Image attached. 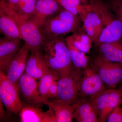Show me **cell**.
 <instances>
[{"mask_svg":"<svg viewBox=\"0 0 122 122\" xmlns=\"http://www.w3.org/2000/svg\"><path fill=\"white\" fill-rule=\"evenodd\" d=\"M90 3L98 13L103 26L102 32L95 44L99 46L122 39V24L109 5L102 0H91Z\"/></svg>","mask_w":122,"mask_h":122,"instance_id":"obj_2","label":"cell"},{"mask_svg":"<svg viewBox=\"0 0 122 122\" xmlns=\"http://www.w3.org/2000/svg\"><path fill=\"white\" fill-rule=\"evenodd\" d=\"M47 112L55 119L56 122H71L73 120V114L77 106L76 102L70 104L65 103L56 98L48 100Z\"/></svg>","mask_w":122,"mask_h":122,"instance_id":"obj_12","label":"cell"},{"mask_svg":"<svg viewBox=\"0 0 122 122\" xmlns=\"http://www.w3.org/2000/svg\"><path fill=\"white\" fill-rule=\"evenodd\" d=\"M62 9L56 0H36L35 13L30 20L40 29L46 19L58 13Z\"/></svg>","mask_w":122,"mask_h":122,"instance_id":"obj_13","label":"cell"},{"mask_svg":"<svg viewBox=\"0 0 122 122\" xmlns=\"http://www.w3.org/2000/svg\"><path fill=\"white\" fill-rule=\"evenodd\" d=\"M93 69L110 89H115L122 82V63L107 61L99 55L94 61Z\"/></svg>","mask_w":122,"mask_h":122,"instance_id":"obj_7","label":"cell"},{"mask_svg":"<svg viewBox=\"0 0 122 122\" xmlns=\"http://www.w3.org/2000/svg\"><path fill=\"white\" fill-rule=\"evenodd\" d=\"M105 90V83L93 68H87L84 70L78 97L89 96L92 99Z\"/></svg>","mask_w":122,"mask_h":122,"instance_id":"obj_10","label":"cell"},{"mask_svg":"<svg viewBox=\"0 0 122 122\" xmlns=\"http://www.w3.org/2000/svg\"><path fill=\"white\" fill-rule=\"evenodd\" d=\"M122 98V88L118 89H112L103 110L98 115L99 122H106L107 119Z\"/></svg>","mask_w":122,"mask_h":122,"instance_id":"obj_21","label":"cell"},{"mask_svg":"<svg viewBox=\"0 0 122 122\" xmlns=\"http://www.w3.org/2000/svg\"><path fill=\"white\" fill-rule=\"evenodd\" d=\"M80 0L83 4H89L88 0Z\"/></svg>","mask_w":122,"mask_h":122,"instance_id":"obj_31","label":"cell"},{"mask_svg":"<svg viewBox=\"0 0 122 122\" xmlns=\"http://www.w3.org/2000/svg\"><path fill=\"white\" fill-rule=\"evenodd\" d=\"M107 122H122V98L109 115L107 119Z\"/></svg>","mask_w":122,"mask_h":122,"instance_id":"obj_26","label":"cell"},{"mask_svg":"<svg viewBox=\"0 0 122 122\" xmlns=\"http://www.w3.org/2000/svg\"><path fill=\"white\" fill-rule=\"evenodd\" d=\"M59 78V76L56 74L51 70L39 79L38 82V90L41 96L45 103V105H46L48 103L47 96L51 85L54 81L58 80Z\"/></svg>","mask_w":122,"mask_h":122,"instance_id":"obj_22","label":"cell"},{"mask_svg":"<svg viewBox=\"0 0 122 122\" xmlns=\"http://www.w3.org/2000/svg\"><path fill=\"white\" fill-rule=\"evenodd\" d=\"M58 81L55 80L53 81L51 85L48 90L47 99H49L56 98L57 95L58 88Z\"/></svg>","mask_w":122,"mask_h":122,"instance_id":"obj_28","label":"cell"},{"mask_svg":"<svg viewBox=\"0 0 122 122\" xmlns=\"http://www.w3.org/2000/svg\"><path fill=\"white\" fill-rule=\"evenodd\" d=\"M61 7L77 16L79 17V14L83 8L80 0H56Z\"/></svg>","mask_w":122,"mask_h":122,"instance_id":"obj_25","label":"cell"},{"mask_svg":"<svg viewBox=\"0 0 122 122\" xmlns=\"http://www.w3.org/2000/svg\"><path fill=\"white\" fill-rule=\"evenodd\" d=\"M21 39H0V71L5 74L16 55L20 49Z\"/></svg>","mask_w":122,"mask_h":122,"instance_id":"obj_11","label":"cell"},{"mask_svg":"<svg viewBox=\"0 0 122 122\" xmlns=\"http://www.w3.org/2000/svg\"><path fill=\"white\" fill-rule=\"evenodd\" d=\"M42 48L47 65L59 78L68 76L74 69L65 40L61 36L45 39Z\"/></svg>","mask_w":122,"mask_h":122,"instance_id":"obj_1","label":"cell"},{"mask_svg":"<svg viewBox=\"0 0 122 122\" xmlns=\"http://www.w3.org/2000/svg\"></svg>","mask_w":122,"mask_h":122,"instance_id":"obj_32","label":"cell"},{"mask_svg":"<svg viewBox=\"0 0 122 122\" xmlns=\"http://www.w3.org/2000/svg\"><path fill=\"white\" fill-rule=\"evenodd\" d=\"M9 5L12 8H14L20 0H2Z\"/></svg>","mask_w":122,"mask_h":122,"instance_id":"obj_29","label":"cell"},{"mask_svg":"<svg viewBox=\"0 0 122 122\" xmlns=\"http://www.w3.org/2000/svg\"><path fill=\"white\" fill-rule=\"evenodd\" d=\"M73 119L78 122H99L98 114L92 101H77Z\"/></svg>","mask_w":122,"mask_h":122,"instance_id":"obj_18","label":"cell"},{"mask_svg":"<svg viewBox=\"0 0 122 122\" xmlns=\"http://www.w3.org/2000/svg\"><path fill=\"white\" fill-rule=\"evenodd\" d=\"M81 18L62 8L44 21L40 29L45 39L74 33L81 26Z\"/></svg>","mask_w":122,"mask_h":122,"instance_id":"obj_3","label":"cell"},{"mask_svg":"<svg viewBox=\"0 0 122 122\" xmlns=\"http://www.w3.org/2000/svg\"><path fill=\"white\" fill-rule=\"evenodd\" d=\"M67 46H70L85 53H89L93 43L92 40L82 27L66 38Z\"/></svg>","mask_w":122,"mask_h":122,"instance_id":"obj_17","label":"cell"},{"mask_svg":"<svg viewBox=\"0 0 122 122\" xmlns=\"http://www.w3.org/2000/svg\"><path fill=\"white\" fill-rule=\"evenodd\" d=\"M29 48L26 44L20 48L10 66L6 75L12 83L18 85V81L25 71Z\"/></svg>","mask_w":122,"mask_h":122,"instance_id":"obj_14","label":"cell"},{"mask_svg":"<svg viewBox=\"0 0 122 122\" xmlns=\"http://www.w3.org/2000/svg\"><path fill=\"white\" fill-rule=\"evenodd\" d=\"M0 100L10 113L19 114L22 102L18 85L12 83L4 72L0 71Z\"/></svg>","mask_w":122,"mask_h":122,"instance_id":"obj_6","label":"cell"},{"mask_svg":"<svg viewBox=\"0 0 122 122\" xmlns=\"http://www.w3.org/2000/svg\"><path fill=\"white\" fill-rule=\"evenodd\" d=\"M0 120L4 119L5 118V112L4 109V105L2 104V103L0 101Z\"/></svg>","mask_w":122,"mask_h":122,"instance_id":"obj_30","label":"cell"},{"mask_svg":"<svg viewBox=\"0 0 122 122\" xmlns=\"http://www.w3.org/2000/svg\"><path fill=\"white\" fill-rule=\"evenodd\" d=\"M67 46L74 68L81 70H84L87 68L89 58L86 54L70 46Z\"/></svg>","mask_w":122,"mask_h":122,"instance_id":"obj_24","label":"cell"},{"mask_svg":"<svg viewBox=\"0 0 122 122\" xmlns=\"http://www.w3.org/2000/svg\"><path fill=\"white\" fill-rule=\"evenodd\" d=\"M39 107L22 102L19 113L21 122H56L48 112L44 111Z\"/></svg>","mask_w":122,"mask_h":122,"instance_id":"obj_16","label":"cell"},{"mask_svg":"<svg viewBox=\"0 0 122 122\" xmlns=\"http://www.w3.org/2000/svg\"><path fill=\"white\" fill-rule=\"evenodd\" d=\"M100 55L109 61L122 63V39L98 46Z\"/></svg>","mask_w":122,"mask_h":122,"instance_id":"obj_19","label":"cell"},{"mask_svg":"<svg viewBox=\"0 0 122 122\" xmlns=\"http://www.w3.org/2000/svg\"><path fill=\"white\" fill-rule=\"evenodd\" d=\"M83 70L75 68L68 76L59 78L55 98L68 104L76 102L81 89Z\"/></svg>","mask_w":122,"mask_h":122,"instance_id":"obj_5","label":"cell"},{"mask_svg":"<svg viewBox=\"0 0 122 122\" xmlns=\"http://www.w3.org/2000/svg\"><path fill=\"white\" fill-rule=\"evenodd\" d=\"M79 17L83 22V29L95 44L103 29L98 13L89 3L87 4H83V8L79 14Z\"/></svg>","mask_w":122,"mask_h":122,"instance_id":"obj_8","label":"cell"},{"mask_svg":"<svg viewBox=\"0 0 122 122\" xmlns=\"http://www.w3.org/2000/svg\"><path fill=\"white\" fill-rule=\"evenodd\" d=\"M44 56L40 51L32 52L28 57L25 73L29 76L37 80L51 71Z\"/></svg>","mask_w":122,"mask_h":122,"instance_id":"obj_15","label":"cell"},{"mask_svg":"<svg viewBox=\"0 0 122 122\" xmlns=\"http://www.w3.org/2000/svg\"><path fill=\"white\" fill-rule=\"evenodd\" d=\"M109 5L122 24V0H110Z\"/></svg>","mask_w":122,"mask_h":122,"instance_id":"obj_27","label":"cell"},{"mask_svg":"<svg viewBox=\"0 0 122 122\" xmlns=\"http://www.w3.org/2000/svg\"><path fill=\"white\" fill-rule=\"evenodd\" d=\"M0 8L8 14L16 24L22 40L29 46L31 52L40 51L43 47L45 38L39 27L31 20L22 17L2 0H0Z\"/></svg>","mask_w":122,"mask_h":122,"instance_id":"obj_4","label":"cell"},{"mask_svg":"<svg viewBox=\"0 0 122 122\" xmlns=\"http://www.w3.org/2000/svg\"><path fill=\"white\" fill-rule=\"evenodd\" d=\"M18 84L22 102L38 107L45 104L39 93L36 79L25 73L20 78Z\"/></svg>","mask_w":122,"mask_h":122,"instance_id":"obj_9","label":"cell"},{"mask_svg":"<svg viewBox=\"0 0 122 122\" xmlns=\"http://www.w3.org/2000/svg\"><path fill=\"white\" fill-rule=\"evenodd\" d=\"M0 31L9 39H22L16 24L3 9L0 8Z\"/></svg>","mask_w":122,"mask_h":122,"instance_id":"obj_20","label":"cell"},{"mask_svg":"<svg viewBox=\"0 0 122 122\" xmlns=\"http://www.w3.org/2000/svg\"><path fill=\"white\" fill-rule=\"evenodd\" d=\"M36 0H20L14 8L19 15L25 19H30L35 13Z\"/></svg>","mask_w":122,"mask_h":122,"instance_id":"obj_23","label":"cell"}]
</instances>
